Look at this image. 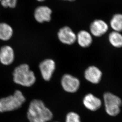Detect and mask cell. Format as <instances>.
<instances>
[{"label":"cell","mask_w":122,"mask_h":122,"mask_svg":"<svg viewBox=\"0 0 122 122\" xmlns=\"http://www.w3.org/2000/svg\"><path fill=\"white\" fill-rule=\"evenodd\" d=\"M37 0L39 1V2H43V1H44L45 0Z\"/></svg>","instance_id":"cell-19"},{"label":"cell","mask_w":122,"mask_h":122,"mask_svg":"<svg viewBox=\"0 0 122 122\" xmlns=\"http://www.w3.org/2000/svg\"><path fill=\"white\" fill-rule=\"evenodd\" d=\"M108 29V26L104 21L101 20H95L90 25L91 32L96 37H100L105 34Z\"/></svg>","instance_id":"cell-9"},{"label":"cell","mask_w":122,"mask_h":122,"mask_svg":"<svg viewBox=\"0 0 122 122\" xmlns=\"http://www.w3.org/2000/svg\"><path fill=\"white\" fill-rule=\"evenodd\" d=\"M104 99L107 114L111 116H115L119 113L122 101L119 97L110 92H106L104 94Z\"/></svg>","instance_id":"cell-4"},{"label":"cell","mask_w":122,"mask_h":122,"mask_svg":"<svg viewBox=\"0 0 122 122\" xmlns=\"http://www.w3.org/2000/svg\"><path fill=\"white\" fill-rule=\"evenodd\" d=\"M110 26L114 31L122 32V14H116L113 16L111 20Z\"/></svg>","instance_id":"cell-16"},{"label":"cell","mask_w":122,"mask_h":122,"mask_svg":"<svg viewBox=\"0 0 122 122\" xmlns=\"http://www.w3.org/2000/svg\"><path fill=\"white\" fill-rule=\"evenodd\" d=\"M67 0V1H74L75 0Z\"/></svg>","instance_id":"cell-20"},{"label":"cell","mask_w":122,"mask_h":122,"mask_svg":"<svg viewBox=\"0 0 122 122\" xmlns=\"http://www.w3.org/2000/svg\"><path fill=\"white\" fill-rule=\"evenodd\" d=\"M102 72L95 66H90L85 72V77L88 81L93 84H97L101 79Z\"/></svg>","instance_id":"cell-11"},{"label":"cell","mask_w":122,"mask_h":122,"mask_svg":"<svg viewBox=\"0 0 122 122\" xmlns=\"http://www.w3.org/2000/svg\"><path fill=\"white\" fill-rule=\"evenodd\" d=\"M58 37L63 44L71 45L76 41L77 36L70 28L67 26L60 29L58 32Z\"/></svg>","instance_id":"cell-7"},{"label":"cell","mask_w":122,"mask_h":122,"mask_svg":"<svg viewBox=\"0 0 122 122\" xmlns=\"http://www.w3.org/2000/svg\"><path fill=\"white\" fill-rule=\"evenodd\" d=\"M1 0H0V2H1Z\"/></svg>","instance_id":"cell-21"},{"label":"cell","mask_w":122,"mask_h":122,"mask_svg":"<svg viewBox=\"0 0 122 122\" xmlns=\"http://www.w3.org/2000/svg\"><path fill=\"white\" fill-rule=\"evenodd\" d=\"M13 29L9 25L5 23H0V40L8 41L12 36Z\"/></svg>","instance_id":"cell-14"},{"label":"cell","mask_w":122,"mask_h":122,"mask_svg":"<svg viewBox=\"0 0 122 122\" xmlns=\"http://www.w3.org/2000/svg\"><path fill=\"white\" fill-rule=\"evenodd\" d=\"M52 10L47 6H41L37 7L34 12V17L39 23L49 22L51 20Z\"/></svg>","instance_id":"cell-8"},{"label":"cell","mask_w":122,"mask_h":122,"mask_svg":"<svg viewBox=\"0 0 122 122\" xmlns=\"http://www.w3.org/2000/svg\"><path fill=\"white\" fill-rule=\"evenodd\" d=\"M25 98L20 91H15L12 95L0 99V112H10L18 109L25 102Z\"/></svg>","instance_id":"cell-3"},{"label":"cell","mask_w":122,"mask_h":122,"mask_svg":"<svg viewBox=\"0 0 122 122\" xmlns=\"http://www.w3.org/2000/svg\"><path fill=\"white\" fill-rule=\"evenodd\" d=\"M30 122H47L53 118V113L41 100L35 99L30 103L27 113Z\"/></svg>","instance_id":"cell-1"},{"label":"cell","mask_w":122,"mask_h":122,"mask_svg":"<svg viewBox=\"0 0 122 122\" xmlns=\"http://www.w3.org/2000/svg\"><path fill=\"white\" fill-rule=\"evenodd\" d=\"M17 0H2L1 4L5 8L9 7L10 8H14L17 3Z\"/></svg>","instance_id":"cell-18"},{"label":"cell","mask_w":122,"mask_h":122,"mask_svg":"<svg viewBox=\"0 0 122 122\" xmlns=\"http://www.w3.org/2000/svg\"><path fill=\"white\" fill-rule=\"evenodd\" d=\"M55 68V62L51 59H47L40 63V70L43 78L45 81H49L51 80Z\"/></svg>","instance_id":"cell-6"},{"label":"cell","mask_w":122,"mask_h":122,"mask_svg":"<svg viewBox=\"0 0 122 122\" xmlns=\"http://www.w3.org/2000/svg\"><path fill=\"white\" fill-rule=\"evenodd\" d=\"M15 55L13 48L9 46H2L0 49V62L5 65L12 63Z\"/></svg>","instance_id":"cell-10"},{"label":"cell","mask_w":122,"mask_h":122,"mask_svg":"<svg viewBox=\"0 0 122 122\" xmlns=\"http://www.w3.org/2000/svg\"><path fill=\"white\" fill-rule=\"evenodd\" d=\"M66 122H81L80 117L77 113L71 112L66 115Z\"/></svg>","instance_id":"cell-17"},{"label":"cell","mask_w":122,"mask_h":122,"mask_svg":"<svg viewBox=\"0 0 122 122\" xmlns=\"http://www.w3.org/2000/svg\"><path fill=\"white\" fill-rule=\"evenodd\" d=\"M77 42L83 47H87L91 45L92 41L91 35L86 30H81L77 36Z\"/></svg>","instance_id":"cell-13"},{"label":"cell","mask_w":122,"mask_h":122,"mask_svg":"<svg viewBox=\"0 0 122 122\" xmlns=\"http://www.w3.org/2000/svg\"><path fill=\"white\" fill-rule=\"evenodd\" d=\"M109 41L114 47H122V35L120 32L115 31L111 32L109 35Z\"/></svg>","instance_id":"cell-15"},{"label":"cell","mask_w":122,"mask_h":122,"mask_svg":"<svg viewBox=\"0 0 122 122\" xmlns=\"http://www.w3.org/2000/svg\"><path fill=\"white\" fill-rule=\"evenodd\" d=\"M83 103L86 108L92 111L97 110L102 105L101 100L92 94H88L84 97Z\"/></svg>","instance_id":"cell-12"},{"label":"cell","mask_w":122,"mask_h":122,"mask_svg":"<svg viewBox=\"0 0 122 122\" xmlns=\"http://www.w3.org/2000/svg\"><path fill=\"white\" fill-rule=\"evenodd\" d=\"M61 85L65 91L70 93H74L78 90L80 81L77 78L66 74L62 77Z\"/></svg>","instance_id":"cell-5"},{"label":"cell","mask_w":122,"mask_h":122,"mask_svg":"<svg viewBox=\"0 0 122 122\" xmlns=\"http://www.w3.org/2000/svg\"><path fill=\"white\" fill-rule=\"evenodd\" d=\"M13 76V80L15 83L26 87L33 85L36 81L35 73L26 64L20 65L15 68Z\"/></svg>","instance_id":"cell-2"}]
</instances>
